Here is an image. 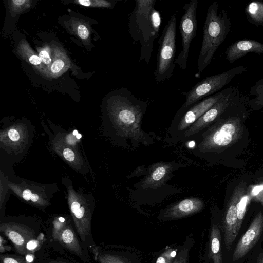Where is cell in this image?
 I'll use <instances>...</instances> for the list:
<instances>
[{
    "label": "cell",
    "mask_w": 263,
    "mask_h": 263,
    "mask_svg": "<svg viewBox=\"0 0 263 263\" xmlns=\"http://www.w3.org/2000/svg\"><path fill=\"white\" fill-rule=\"evenodd\" d=\"M107 106L110 117L121 134L144 143L145 133L141 129L142 119L148 104L135 96L127 88H121L109 95Z\"/></svg>",
    "instance_id": "obj_1"
},
{
    "label": "cell",
    "mask_w": 263,
    "mask_h": 263,
    "mask_svg": "<svg viewBox=\"0 0 263 263\" xmlns=\"http://www.w3.org/2000/svg\"><path fill=\"white\" fill-rule=\"evenodd\" d=\"M156 0H136L128 20L129 34L135 42H139V61L148 64L154 42L158 36L161 23L160 12L155 8Z\"/></svg>",
    "instance_id": "obj_2"
},
{
    "label": "cell",
    "mask_w": 263,
    "mask_h": 263,
    "mask_svg": "<svg viewBox=\"0 0 263 263\" xmlns=\"http://www.w3.org/2000/svg\"><path fill=\"white\" fill-rule=\"evenodd\" d=\"M42 226L30 219H4L0 223V233L13 245L15 252L22 256L37 257L48 239Z\"/></svg>",
    "instance_id": "obj_3"
},
{
    "label": "cell",
    "mask_w": 263,
    "mask_h": 263,
    "mask_svg": "<svg viewBox=\"0 0 263 263\" xmlns=\"http://www.w3.org/2000/svg\"><path fill=\"white\" fill-rule=\"evenodd\" d=\"M219 4L214 1L209 7L203 26L201 47L197 60L198 72L200 74L210 64L220 45L231 30V21L227 11L218 12Z\"/></svg>",
    "instance_id": "obj_4"
},
{
    "label": "cell",
    "mask_w": 263,
    "mask_h": 263,
    "mask_svg": "<svg viewBox=\"0 0 263 263\" xmlns=\"http://www.w3.org/2000/svg\"><path fill=\"white\" fill-rule=\"evenodd\" d=\"M242 131L239 116L231 115L224 118L221 114L216 122L203 133L198 148L203 153L222 151L237 142Z\"/></svg>",
    "instance_id": "obj_5"
},
{
    "label": "cell",
    "mask_w": 263,
    "mask_h": 263,
    "mask_svg": "<svg viewBox=\"0 0 263 263\" xmlns=\"http://www.w3.org/2000/svg\"><path fill=\"white\" fill-rule=\"evenodd\" d=\"M48 242L57 251L70 253L81 263H91L89 253L84 250L74 226L60 217L53 220L51 227L46 228Z\"/></svg>",
    "instance_id": "obj_6"
},
{
    "label": "cell",
    "mask_w": 263,
    "mask_h": 263,
    "mask_svg": "<svg viewBox=\"0 0 263 263\" xmlns=\"http://www.w3.org/2000/svg\"><path fill=\"white\" fill-rule=\"evenodd\" d=\"M251 199L246 184L241 182L234 189L229 200L223 220L224 241L228 251L240 230Z\"/></svg>",
    "instance_id": "obj_7"
},
{
    "label": "cell",
    "mask_w": 263,
    "mask_h": 263,
    "mask_svg": "<svg viewBox=\"0 0 263 263\" xmlns=\"http://www.w3.org/2000/svg\"><path fill=\"white\" fill-rule=\"evenodd\" d=\"M176 13L166 24L159 40L154 77L157 83H164L172 76L175 67Z\"/></svg>",
    "instance_id": "obj_8"
},
{
    "label": "cell",
    "mask_w": 263,
    "mask_h": 263,
    "mask_svg": "<svg viewBox=\"0 0 263 263\" xmlns=\"http://www.w3.org/2000/svg\"><path fill=\"white\" fill-rule=\"evenodd\" d=\"M247 69L246 67L239 65L224 72L209 76L197 82L185 93V101L183 106L187 107L218 92L235 77L245 72Z\"/></svg>",
    "instance_id": "obj_9"
},
{
    "label": "cell",
    "mask_w": 263,
    "mask_h": 263,
    "mask_svg": "<svg viewBox=\"0 0 263 263\" xmlns=\"http://www.w3.org/2000/svg\"><path fill=\"white\" fill-rule=\"evenodd\" d=\"M197 4V0H192L185 4L183 8L184 12L179 24V29L182 39V49L175 62V64H178L182 70L186 69L191 42L195 37L197 32L196 11Z\"/></svg>",
    "instance_id": "obj_10"
},
{
    "label": "cell",
    "mask_w": 263,
    "mask_h": 263,
    "mask_svg": "<svg viewBox=\"0 0 263 263\" xmlns=\"http://www.w3.org/2000/svg\"><path fill=\"white\" fill-rule=\"evenodd\" d=\"M229 87L187 107L183 105L178 112L180 117L178 130L185 131L227 92Z\"/></svg>",
    "instance_id": "obj_11"
},
{
    "label": "cell",
    "mask_w": 263,
    "mask_h": 263,
    "mask_svg": "<svg viewBox=\"0 0 263 263\" xmlns=\"http://www.w3.org/2000/svg\"><path fill=\"white\" fill-rule=\"evenodd\" d=\"M237 90L236 87H229L225 95L184 132V137L187 138L198 133L217 120L227 108Z\"/></svg>",
    "instance_id": "obj_12"
},
{
    "label": "cell",
    "mask_w": 263,
    "mask_h": 263,
    "mask_svg": "<svg viewBox=\"0 0 263 263\" xmlns=\"http://www.w3.org/2000/svg\"><path fill=\"white\" fill-rule=\"evenodd\" d=\"M263 231V213L259 212L237 243L232 260L236 261L244 257L255 245Z\"/></svg>",
    "instance_id": "obj_13"
},
{
    "label": "cell",
    "mask_w": 263,
    "mask_h": 263,
    "mask_svg": "<svg viewBox=\"0 0 263 263\" xmlns=\"http://www.w3.org/2000/svg\"><path fill=\"white\" fill-rule=\"evenodd\" d=\"M263 53V43L252 40L238 41L230 45L225 51L226 59L233 63L249 53Z\"/></svg>",
    "instance_id": "obj_14"
},
{
    "label": "cell",
    "mask_w": 263,
    "mask_h": 263,
    "mask_svg": "<svg viewBox=\"0 0 263 263\" xmlns=\"http://www.w3.org/2000/svg\"><path fill=\"white\" fill-rule=\"evenodd\" d=\"M203 206V201L198 198L185 199L168 208L164 217L171 219L183 218L200 211Z\"/></svg>",
    "instance_id": "obj_15"
},
{
    "label": "cell",
    "mask_w": 263,
    "mask_h": 263,
    "mask_svg": "<svg viewBox=\"0 0 263 263\" xmlns=\"http://www.w3.org/2000/svg\"><path fill=\"white\" fill-rule=\"evenodd\" d=\"M170 163H160L152 168L149 175L143 182L145 188H157L162 186L172 170Z\"/></svg>",
    "instance_id": "obj_16"
},
{
    "label": "cell",
    "mask_w": 263,
    "mask_h": 263,
    "mask_svg": "<svg viewBox=\"0 0 263 263\" xmlns=\"http://www.w3.org/2000/svg\"><path fill=\"white\" fill-rule=\"evenodd\" d=\"M221 241L219 228L217 225L214 224L211 231L209 251V257L213 260V263H222Z\"/></svg>",
    "instance_id": "obj_17"
},
{
    "label": "cell",
    "mask_w": 263,
    "mask_h": 263,
    "mask_svg": "<svg viewBox=\"0 0 263 263\" xmlns=\"http://www.w3.org/2000/svg\"><path fill=\"white\" fill-rule=\"evenodd\" d=\"M94 260L97 263H126L120 256L96 245L91 249Z\"/></svg>",
    "instance_id": "obj_18"
},
{
    "label": "cell",
    "mask_w": 263,
    "mask_h": 263,
    "mask_svg": "<svg viewBox=\"0 0 263 263\" xmlns=\"http://www.w3.org/2000/svg\"><path fill=\"white\" fill-rule=\"evenodd\" d=\"M69 62L62 52L55 50L52 64L47 69L51 76L56 77L63 73L68 68Z\"/></svg>",
    "instance_id": "obj_19"
},
{
    "label": "cell",
    "mask_w": 263,
    "mask_h": 263,
    "mask_svg": "<svg viewBox=\"0 0 263 263\" xmlns=\"http://www.w3.org/2000/svg\"><path fill=\"white\" fill-rule=\"evenodd\" d=\"M248 19L255 25H263V2L254 1L246 7Z\"/></svg>",
    "instance_id": "obj_20"
},
{
    "label": "cell",
    "mask_w": 263,
    "mask_h": 263,
    "mask_svg": "<svg viewBox=\"0 0 263 263\" xmlns=\"http://www.w3.org/2000/svg\"><path fill=\"white\" fill-rule=\"evenodd\" d=\"M18 51L20 55L31 65L39 69H42V63L40 57L34 52L25 41L20 43L18 46Z\"/></svg>",
    "instance_id": "obj_21"
},
{
    "label": "cell",
    "mask_w": 263,
    "mask_h": 263,
    "mask_svg": "<svg viewBox=\"0 0 263 263\" xmlns=\"http://www.w3.org/2000/svg\"><path fill=\"white\" fill-rule=\"evenodd\" d=\"M74 3L84 7L109 8H112L114 5L113 2L104 0H77Z\"/></svg>",
    "instance_id": "obj_22"
},
{
    "label": "cell",
    "mask_w": 263,
    "mask_h": 263,
    "mask_svg": "<svg viewBox=\"0 0 263 263\" xmlns=\"http://www.w3.org/2000/svg\"><path fill=\"white\" fill-rule=\"evenodd\" d=\"M31 1L28 0H12L9 1L10 11L15 14L21 13L31 5Z\"/></svg>",
    "instance_id": "obj_23"
},
{
    "label": "cell",
    "mask_w": 263,
    "mask_h": 263,
    "mask_svg": "<svg viewBox=\"0 0 263 263\" xmlns=\"http://www.w3.org/2000/svg\"><path fill=\"white\" fill-rule=\"evenodd\" d=\"M74 31L82 40L87 41L90 36V30L88 26L81 21H74L73 23Z\"/></svg>",
    "instance_id": "obj_24"
},
{
    "label": "cell",
    "mask_w": 263,
    "mask_h": 263,
    "mask_svg": "<svg viewBox=\"0 0 263 263\" xmlns=\"http://www.w3.org/2000/svg\"><path fill=\"white\" fill-rule=\"evenodd\" d=\"M0 263H29L26 258L19 254H1Z\"/></svg>",
    "instance_id": "obj_25"
},
{
    "label": "cell",
    "mask_w": 263,
    "mask_h": 263,
    "mask_svg": "<svg viewBox=\"0 0 263 263\" xmlns=\"http://www.w3.org/2000/svg\"><path fill=\"white\" fill-rule=\"evenodd\" d=\"M39 57H40L42 64L47 67L46 70L48 69L52 64L53 59H52L51 49L48 46H45L39 49Z\"/></svg>",
    "instance_id": "obj_26"
},
{
    "label": "cell",
    "mask_w": 263,
    "mask_h": 263,
    "mask_svg": "<svg viewBox=\"0 0 263 263\" xmlns=\"http://www.w3.org/2000/svg\"><path fill=\"white\" fill-rule=\"evenodd\" d=\"M29 263H73L63 257H52L47 255H40Z\"/></svg>",
    "instance_id": "obj_27"
},
{
    "label": "cell",
    "mask_w": 263,
    "mask_h": 263,
    "mask_svg": "<svg viewBox=\"0 0 263 263\" xmlns=\"http://www.w3.org/2000/svg\"><path fill=\"white\" fill-rule=\"evenodd\" d=\"M176 251L169 249L162 254L157 259L156 263H172L175 257Z\"/></svg>",
    "instance_id": "obj_28"
},
{
    "label": "cell",
    "mask_w": 263,
    "mask_h": 263,
    "mask_svg": "<svg viewBox=\"0 0 263 263\" xmlns=\"http://www.w3.org/2000/svg\"><path fill=\"white\" fill-rule=\"evenodd\" d=\"M22 196L24 200L31 201L33 202H37L39 200V197L37 195L32 193L28 189L23 191Z\"/></svg>",
    "instance_id": "obj_29"
},
{
    "label": "cell",
    "mask_w": 263,
    "mask_h": 263,
    "mask_svg": "<svg viewBox=\"0 0 263 263\" xmlns=\"http://www.w3.org/2000/svg\"><path fill=\"white\" fill-rule=\"evenodd\" d=\"M187 250H182L179 253L173 263H187Z\"/></svg>",
    "instance_id": "obj_30"
},
{
    "label": "cell",
    "mask_w": 263,
    "mask_h": 263,
    "mask_svg": "<svg viewBox=\"0 0 263 263\" xmlns=\"http://www.w3.org/2000/svg\"><path fill=\"white\" fill-rule=\"evenodd\" d=\"M64 157L69 162H72L74 160L75 155L74 152L68 148H66L63 152Z\"/></svg>",
    "instance_id": "obj_31"
},
{
    "label": "cell",
    "mask_w": 263,
    "mask_h": 263,
    "mask_svg": "<svg viewBox=\"0 0 263 263\" xmlns=\"http://www.w3.org/2000/svg\"><path fill=\"white\" fill-rule=\"evenodd\" d=\"M9 139L14 142L17 141L20 139V135L18 131L15 129H10L8 133Z\"/></svg>",
    "instance_id": "obj_32"
},
{
    "label": "cell",
    "mask_w": 263,
    "mask_h": 263,
    "mask_svg": "<svg viewBox=\"0 0 263 263\" xmlns=\"http://www.w3.org/2000/svg\"><path fill=\"white\" fill-rule=\"evenodd\" d=\"M256 263H263V253H260L257 257L256 259Z\"/></svg>",
    "instance_id": "obj_33"
},
{
    "label": "cell",
    "mask_w": 263,
    "mask_h": 263,
    "mask_svg": "<svg viewBox=\"0 0 263 263\" xmlns=\"http://www.w3.org/2000/svg\"><path fill=\"white\" fill-rule=\"evenodd\" d=\"M76 138H77V139H80V138L82 137V135H81L80 134L78 133V134L76 136Z\"/></svg>",
    "instance_id": "obj_34"
},
{
    "label": "cell",
    "mask_w": 263,
    "mask_h": 263,
    "mask_svg": "<svg viewBox=\"0 0 263 263\" xmlns=\"http://www.w3.org/2000/svg\"><path fill=\"white\" fill-rule=\"evenodd\" d=\"M78 134V132L77 130H74L73 132V135L74 136H76L77 134Z\"/></svg>",
    "instance_id": "obj_35"
}]
</instances>
